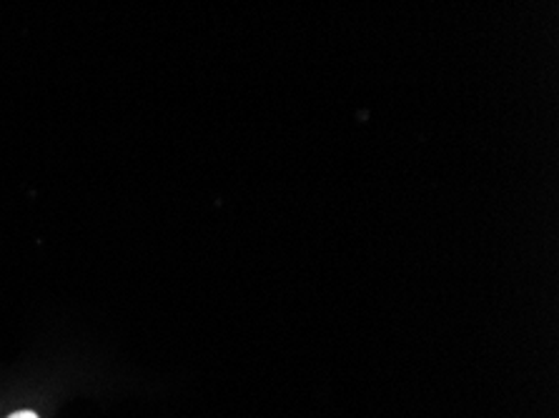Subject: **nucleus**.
Wrapping results in <instances>:
<instances>
[{
  "mask_svg": "<svg viewBox=\"0 0 559 418\" xmlns=\"http://www.w3.org/2000/svg\"><path fill=\"white\" fill-rule=\"evenodd\" d=\"M8 418H38V416L33 414V411H19V414H13V416H8Z\"/></svg>",
  "mask_w": 559,
  "mask_h": 418,
  "instance_id": "1",
  "label": "nucleus"
}]
</instances>
